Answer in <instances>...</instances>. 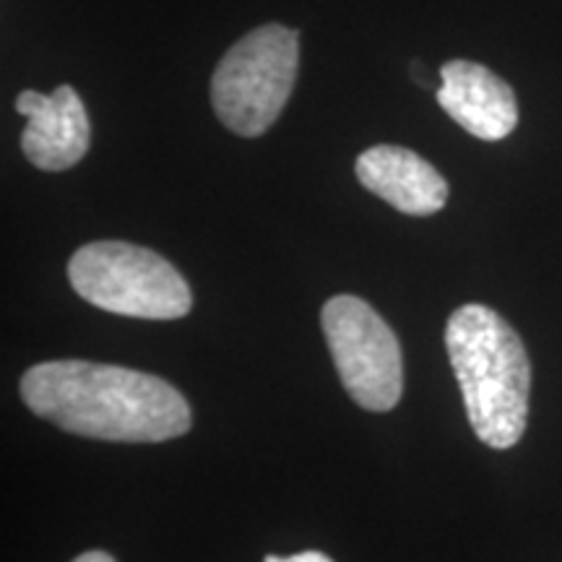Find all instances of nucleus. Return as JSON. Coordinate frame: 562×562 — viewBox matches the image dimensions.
I'll return each mask as SVG.
<instances>
[{
  "instance_id": "f257e3e1",
  "label": "nucleus",
  "mask_w": 562,
  "mask_h": 562,
  "mask_svg": "<svg viewBox=\"0 0 562 562\" xmlns=\"http://www.w3.org/2000/svg\"><path fill=\"white\" fill-rule=\"evenodd\" d=\"M21 398L60 430L97 440L165 442L193 425L191 406L175 385L117 364H34L21 378Z\"/></svg>"
},
{
  "instance_id": "f03ea898",
  "label": "nucleus",
  "mask_w": 562,
  "mask_h": 562,
  "mask_svg": "<svg viewBox=\"0 0 562 562\" xmlns=\"http://www.w3.org/2000/svg\"><path fill=\"white\" fill-rule=\"evenodd\" d=\"M446 347L467 417L484 446L505 451L529 422L531 362L521 336L487 305H461L446 326Z\"/></svg>"
},
{
  "instance_id": "7ed1b4c3",
  "label": "nucleus",
  "mask_w": 562,
  "mask_h": 562,
  "mask_svg": "<svg viewBox=\"0 0 562 562\" xmlns=\"http://www.w3.org/2000/svg\"><path fill=\"white\" fill-rule=\"evenodd\" d=\"M68 281L100 311L144 321H175L191 313L193 294L180 271L159 252L133 243H89L70 256Z\"/></svg>"
},
{
  "instance_id": "20e7f679",
  "label": "nucleus",
  "mask_w": 562,
  "mask_h": 562,
  "mask_svg": "<svg viewBox=\"0 0 562 562\" xmlns=\"http://www.w3.org/2000/svg\"><path fill=\"white\" fill-rule=\"evenodd\" d=\"M300 68V32L263 24L229 47L211 79L216 117L243 138L263 136L279 121Z\"/></svg>"
},
{
  "instance_id": "39448f33",
  "label": "nucleus",
  "mask_w": 562,
  "mask_h": 562,
  "mask_svg": "<svg viewBox=\"0 0 562 562\" xmlns=\"http://www.w3.org/2000/svg\"><path fill=\"white\" fill-rule=\"evenodd\" d=\"M321 326L351 402L368 412H391L402 402V344L368 302L336 294L323 305Z\"/></svg>"
},
{
  "instance_id": "423d86ee",
  "label": "nucleus",
  "mask_w": 562,
  "mask_h": 562,
  "mask_svg": "<svg viewBox=\"0 0 562 562\" xmlns=\"http://www.w3.org/2000/svg\"><path fill=\"white\" fill-rule=\"evenodd\" d=\"M19 115L26 117L21 149L34 167L45 172H63L79 165L91 144V123L79 91L58 87L53 94L21 91L16 97Z\"/></svg>"
},
{
  "instance_id": "0eeeda50",
  "label": "nucleus",
  "mask_w": 562,
  "mask_h": 562,
  "mask_svg": "<svg viewBox=\"0 0 562 562\" xmlns=\"http://www.w3.org/2000/svg\"><path fill=\"white\" fill-rule=\"evenodd\" d=\"M438 104L463 131L482 140H503L518 125L516 91L474 60H448L440 68Z\"/></svg>"
},
{
  "instance_id": "6e6552de",
  "label": "nucleus",
  "mask_w": 562,
  "mask_h": 562,
  "mask_svg": "<svg viewBox=\"0 0 562 562\" xmlns=\"http://www.w3.org/2000/svg\"><path fill=\"white\" fill-rule=\"evenodd\" d=\"M357 180L409 216H430L448 203V182L427 159L406 146L381 144L357 157Z\"/></svg>"
},
{
  "instance_id": "1a4fd4ad",
  "label": "nucleus",
  "mask_w": 562,
  "mask_h": 562,
  "mask_svg": "<svg viewBox=\"0 0 562 562\" xmlns=\"http://www.w3.org/2000/svg\"><path fill=\"white\" fill-rule=\"evenodd\" d=\"M266 562H334V560L326 558L323 552H300V554H292V558H277V554H269Z\"/></svg>"
},
{
  "instance_id": "9d476101",
  "label": "nucleus",
  "mask_w": 562,
  "mask_h": 562,
  "mask_svg": "<svg viewBox=\"0 0 562 562\" xmlns=\"http://www.w3.org/2000/svg\"><path fill=\"white\" fill-rule=\"evenodd\" d=\"M74 562H115V558L102 550H91V552H83L81 558H76Z\"/></svg>"
}]
</instances>
